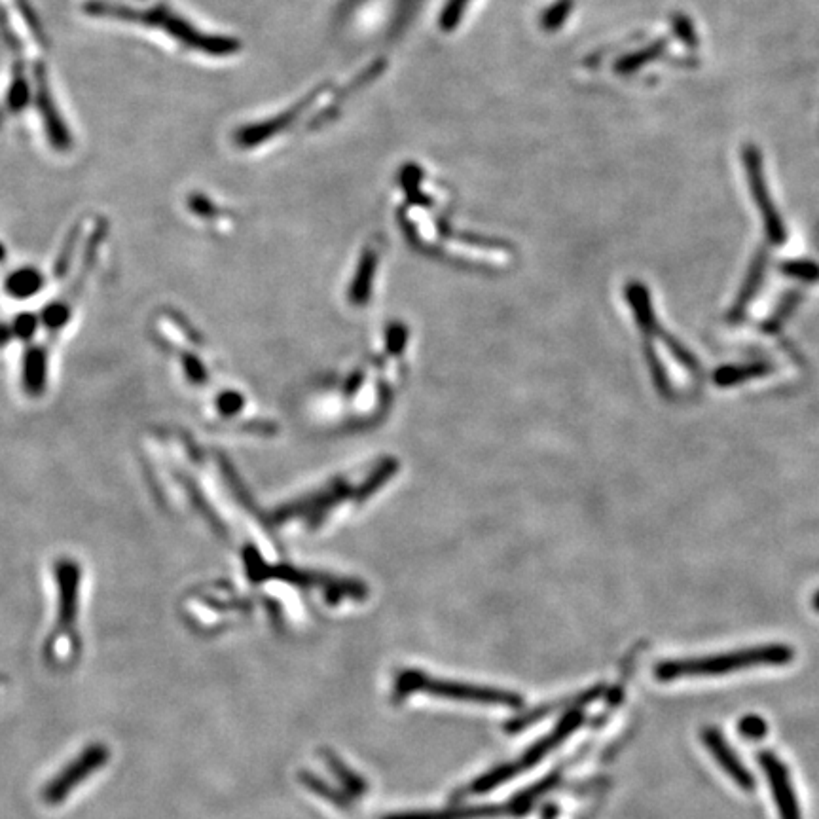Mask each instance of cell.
I'll use <instances>...</instances> for the list:
<instances>
[{"label": "cell", "instance_id": "3957f363", "mask_svg": "<svg viewBox=\"0 0 819 819\" xmlns=\"http://www.w3.org/2000/svg\"><path fill=\"white\" fill-rule=\"evenodd\" d=\"M581 723H583V713L571 711L558 727L554 728L543 740H539L535 746L529 747L522 757H518L516 761L507 763V765H501L492 772L484 774L482 778H478L473 783L474 793H486L493 787H497L499 783L507 782L510 778L526 772L531 766L537 765L545 755H548L550 751H554L556 747L564 742L567 736H571L577 728L581 727Z\"/></svg>", "mask_w": 819, "mask_h": 819}, {"label": "cell", "instance_id": "7a4b0ae2", "mask_svg": "<svg viewBox=\"0 0 819 819\" xmlns=\"http://www.w3.org/2000/svg\"><path fill=\"white\" fill-rule=\"evenodd\" d=\"M425 692L429 696L455 700V702H469V704H484V706H507L518 708L522 706V698L518 694L493 687L467 685L448 679H437L431 675L421 674L418 670H406L397 677L395 694L397 698H404L408 694Z\"/></svg>", "mask_w": 819, "mask_h": 819}, {"label": "cell", "instance_id": "30bf717a", "mask_svg": "<svg viewBox=\"0 0 819 819\" xmlns=\"http://www.w3.org/2000/svg\"><path fill=\"white\" fill-rule=\"evenodd\" d=\"M765 719H761L759 715H747L740 723H738V732L747 738V740H759L766 734Z\"/></svg>", "mask_w": 819, "mask_h": 819}, {"label": "cell", "instance_id": "277c9868", "mask_svg": "<svg viewBox=\"0 0 819 819\" xmlns=\"http://www.w3.org/2000/svg\"><path fill=\"white\" fill-rule=\"evenodd\" d=\"M110 749L95 742L86 747L73 763L65 766L52 782L48 783L42 791V801L50 806H57L65 801L78 785L86 782L97 770L109 765Z\"/></svg>", "mask_w": 819, "mask_h": 819}, {"label": "cell", "instance_id": "52a82bcc", "mask_svg": "<svg viewBox=\"0 0 819 819\" xmlns=\"http://www.w3.org/2000/svg\"><path fill=\"white\" fill-rule=\"evenodd\" d=\"M744 160H746L747 177H749V184H751V192L755 196L759 209L763 211L768 236L772 237L776 243H782L785 232H783L782 220L776 213V207H772V201L768 198L765 177H763V169H761L763 167L761 165V154L757 152L755 146H747L746 152H744Z\"/></svg>", "mask_w": 819, "mask_h": 819}, {"label": "cell", "instance_id": "6da1fadb", "mask_svg": "<svg viewBox=\"0 0 819 819\" xmlns=\"http://www.w3.org/2000/svg\"><path fill=\"white\" fill-rule=\"evenodd\" d=\"M795 658V653L787 645H763L746 651H736L728 655L700 656V658H679L666 660L656 666L655 675L660 681H674L679 677H704L723 675L747 670L753 666H782Z\"/></svg>", "mask_w": 819, "mask_h": 819}, {"label": "cell", "instance_id": "8992f818", "mask_svg": "<svg viewBox=\"0 0 819 819\" xmlns=\"http://www.w3.org/2000/svg\"><path fill=\"white\" fill-rule=\"evenodd\" d=\"M759 763L765 770L766 780L770 783L772 795L776 799V806L782 819H801L799 801L791 783V776L787 766L783 765L780 757L772 751H763L759 755Z\"/></svg>", "mask_w": 819, "mask_h": 819}, {"label": "cell", "instance_id": "5b68a950", "mask_svg": "<svg viewBox=\"0 0 819 819\" xmlns=\"http://www.w3.org/2000/svg\"><path fill=\"white\" fill-rule=\"evenodd\" d=\"M57 586H59V615L52 639L48 643V651L54 649L57 643L71 639L74 645V628L78 619V588H80V569L71 562L57 565L55 571Z\"/></svg>", "mask_w": 819, "mask_h": 819}, {"label": "cell", "instance_id": "9c48e42d", "mask_svg": "<svg viewBox=\"0 0 819 819\" xmlns=\"http://www.w3.org/2000/svg\"><path fill=\"white\" fill-rule=\"evenodd\" d=\"M518 804H484V806H455L429 812H406L385 819H492L507 814H518Z\"/></svg>", "mask_w": 819, "mask_h": 819}, {"label": "cell", "instance_id": "8fae6325", "mask_svg": "<svg viewBox=\"0 0 819 819\" xmlns=\"http://www.w3.org/2000/svg\"><path fill=\"white\" fill-rule=\"evenodd\" d=\"M814 607H816V611H819V594L816 596V600H814Z\"/></svg>", "mask_w": 819, "mask_h": 819}, {"label": "cell", "instance_id": "ba28073f", "mask_svg": "<svg viewBox=\"0 0 819 819\" xmlns=\"http://www.w3.org/2000/svg\"><path fill=\"white\" fill-rule=\"evenodd\" d=\"M702 740H704V746L708 747V751L713 755V759L727 772L728 778H732L740 789L753 791L755 780H753L751 772L740 763L738 755L730 749V746L725 742V738L721 736V732L717 728H704L702 730Z\"/></svg>", "mask_w": 819, "mask_h": 819}]
</instances>
